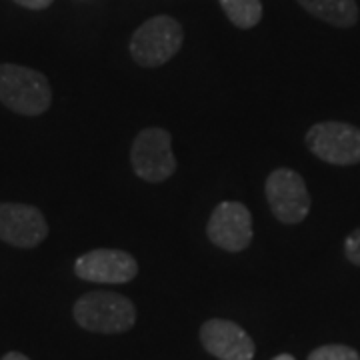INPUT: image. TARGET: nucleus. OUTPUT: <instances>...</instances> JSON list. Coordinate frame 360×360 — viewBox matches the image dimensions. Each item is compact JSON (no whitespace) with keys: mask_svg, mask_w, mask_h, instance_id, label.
<instances>
[{"mask_svg":"<svg viewBox=\"0 0 360 360\" xmlns=\"http://www.w3.org/2000/svg\"><path fill=\"white\" fill-rule=\"evenodd\" d=\"M72 314L84 330L101 335L127 333L136 322V309L132 300L108 290H94L80 296Z\"/></svg>","mask_w":360,"mask_h":360,"instance_id":"nucleus-1","label":"nucleus"},{"mask_svg":"<svg viewBox=\"0 0 360 360\" xmlns=\"http://www.w3.org/2000/svg\"><path fill=\"white\" fill-rule=\"evenodd\" d=\"M0 103L18 115L39 116L51 108V84L34 68L0 65Z\"/></svg>","mask_w":360,"mask_h":360,"instance_id":"nucleus-2","label":"nucleus"},{"mask_svg":"<svg viewBox=\"0 0 360 360\" xmlns=\"http://www.w3.org/2000/svg\"><path fill=\"white\" fill-rule=\"evenodd\" d=\"M184 40V30L172 16L148 18L130 39V56L136 65L144 68H156L167 65L180 51Z\"/></svg>","mask_w":360,"mask_h":360,"instance_id":"nucleus-3","label":"nucleus"},{"mask_svg":"<svg viewBox=\"0 0 360 360\" xmlns=\"http://www.w3.org/2000/svg\"><path fill=\"white\" fill-rule=\"evenodd\" d=\"M304 142L316 158L336 167L360 162V129L340 120H326L310 127Z\"/></svg>","mask_w":360,"mask_h":360,"instance_id":"nucleus-4","label":"nucleus"},{"mask_svg":"<svg viewBox=\"0 0 360 360\" xmlns=\"http://www.w3.org/2000/svg\"><path fill=\"white\" fill-rule=\"evenodd\" d=\"M132 170L146 182H162L176 170V158L172 153V136L165 129H144L130 148Z\"/></svg>","mask_w":360,"mask_h":360,"instance_id":"nucleus-5","label":"nucleus"},{"mask_svg":"<svg viewBox=\"0 0 360 360\" xmlns=\"http://www.w3.org/2000/svg\"><path fill=\"white\" fill-rule=\"evenodd\" d=\"M270 210L284 224H298L309 217L310 194L304 179L292 168H276L264 184Z\"/></svg>","mask_w":360,"mask_h":360,"instance_id":"nucleus-6","label":"nucleus"},{"mask_svg":"<svg viewBox=\"0 0 360 360\" xmlns=\"http://www.w3.org/2000/svg\"><path fill=\"white\" fill-rule=\"evenodd\" d=\"M206 234L222 250L243 252L252 243V214L243 202L224 200L212 210Z\"/></svg>","mask_w":360,"mask_h":360,"instance_id":"nucleus-7","label":"nucleus"},{"mask_svg":"<svg viewBox=\"0 0 360 360\" xmlns=\"http://www.w3.org/2000/svg\"><path fill=\"white\" fill-rule=\"evenodd\" d=\"M49 236V224L37 206L0 202V240L18 248H34Z\"/></svg>","mask_w":360,"mask_h":360,"instance_id":"nucleus-8","label":"nucleus"},{"mask_svg":"<svg viewBox=\"0 0 360 360\" xmlns=\"http://www.w3.org/2000/svg\"><path fill=\"white\" fill-rule=\"evenodd\" d=\"M75 272L78 278L89 283L124 284L139 274V262L124 250L96 248L78 258Z\"/></svg>","mask_w":360,"mask_h":360,"instance_id":"nucleus-9","label":"nucleus"},{"mask_svg":"<svg viewBox=\"0 0 360 360\" xmlns=\"http://www.w3.org/2000/svg\"><path fill=\"white\" fill-rule=\"evenodd\" d=\"M200 342L220 360H252L255 342L243 326L224 319H210L200 328Z\"/></svg>","mask_w":360,"mask_h":360,"instance_id":"nucleus-10","label":"nucleus"},{"mask_svg":"<svg viewBox=\"0 0 360 360\" xmlns=\"http://www.w3.org/2000/svg\"><path fill=\"white\" fill-rule=\"evenodd\" d=\"M304 11L328 25L350 28L359 20L356 0H296Z\"/></svg>","mask_w":360,"mask_h":360,"instance_id":"nucleus-11","label":"nucleus"},{"mask_svg":"<svg viewBox=\"0 0 360 360\" xmlns=\"http://www.w3.org/2000/svg\"><path fill=\"white\" fill-rule=\"evenodd\" d=\"M224 14L236 28H255L262 18L260 0H219Z\"/></svg>","mask_w":360,"mask_h":360,"instance_id":"nucleus-12","label":"nucleus"},{"mask_svg":"<svg viewBox=\"0 0 360 360\" xmlns=\"http://www.w3.org/2000/svg\"><path fill=\"white\" fill-rule=\"evenodd\" d=\"M309 360H360V354L354 348L345 345H324L312 350Z\"/></svg>","mask_w":360,"mask_h":360,"instance_id":"nucleus-13","label":"nucleus"},{"mask_svg":"<svg viewBox=\"0 0 360 360\" xmlns=\"http://www.w3.org/2000/svg\"><path fill=\"white\" fill-rule=\"evenodd\" d=\"M345 255H347V258L352 264L360 266V229L352 231L347 236V240H345Z\"/></svg>","mask_w":360,"mask_h":360,"instance_id":"nucleus-14","label":"nucleus"},{"mask_svg":"<svg viewBox=\"0 0 360 360\" xmlns=\"http://www.w3.org/2000/svg\"><path fill=\"white\" fill-rule=\"evenodd\" d=\"M14 2L25 6V8H30V11H42V8L52 4V0H14Z\"/></svg>","mask_w":360,"mask_h":360,"instance_id":"nucleus-15","label":"nucleus"},{"mask_svg":"<svg viewBox=\"0 0 360 360\" xmlns=\"http://www.w3.org/2000/svg\"><path fill=\"white\" fill-rule=\"evenodd\" d=\"M2 360H30L25 354H20V352H8V354H4Z\"/></svg>","mask_w":360,"mask_h":360,"instance_id":"nucleus-16","label":"nucleus"},{"mask_svg":"<svg viewBox=\"0 0 360 360\" xmlns=\"http://www.w3.org/2000/svg\"><path fill=\"white\" fill-rule=\"evenodd\" d=\"M272 360H295V356H290V354H278L276 359Z\"/></svg>","mask_w":360,"mask_h":360,"instance_id":"nucleus-17","label":"nucleus"}]
</instances>
